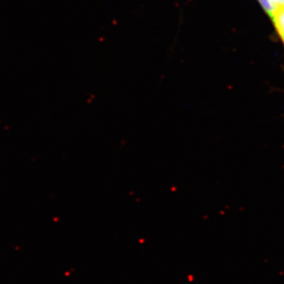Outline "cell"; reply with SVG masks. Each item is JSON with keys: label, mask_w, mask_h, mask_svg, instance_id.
<instances>
[{"label": "cell", "mask_w": 284, "mask_h": 284, "mask_svg": "<svg viewBox=\"0 0 284 284\" xmlns=\"http://www.w3.org/2000/svg\"><path fill=\"white\" fill-rule=\"evenodd\" d=\"M277 32L284 43V6H277L271 17Z\"/></svg>", "instance_id": "6da1fadb"}, {"label": "cell", "mask_w": 284, "mask_h": 284, "mask_svg": "<svg viewBox=\"0 0 284 284\" xmlns=\"http://www.w3.org/2000/svg\"><path fill=\"white\" fill-rule=\"evenodd\" d=\"M258 1L260 2V5L264 9V10L267 12L268 16L271 18L272 14L276 8V6L271 1V0H258Z\"/></svg>", "instance_id": "7a4b0ae2"}, {"label": "cell", "mask_w": 284, "mask_h": 284, "mask_svg": "<svg viewBox=\"0 0 284 284\" xmlns=\"http://www.w3.org/2000/svg\"><path fill=\"white\" fill-rule=\"evenodd\" d=\"M271 1L277 6H284V0H271Z\"/></svg>", "instance_id": "3957f363"}]
</instances>
